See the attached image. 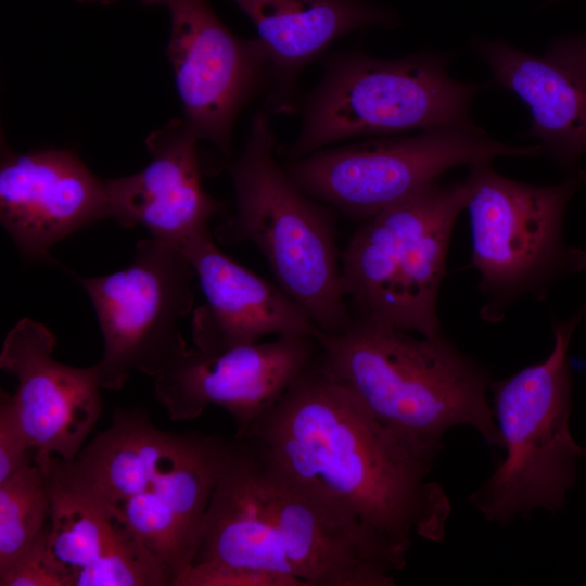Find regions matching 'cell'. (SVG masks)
Listing matches in <instances>:
<instances>
[{
	"label": "cell",
	"instance_id": "1",
	"mask_svg": "<svg viewBox=\"0 0 586 586\" xmlns=\"http://www.w3.org/2000/svg\"><path fill=\"white\" fill-rule=\"evenodd\" d=\"M282 469L310 481L407 558L413 538L444 539L450 502L434 462L383 426L342 382L314 362L243 433Z\"/></svg>",
	"mask_w": 586,
	"mask_h": 586
},
{
	"label": "cell",
	"instance_id": "2",
	"mask_svg": "<svg viewBox=\"0 0 586 586\" xmlns=\"http://www.w3.org/2000/svg\"><path fill=\"white\" fill-rule=\"evenodd\" d=\"M317 361L367 410L420 456L435 462L453 426L476 430L502 446L487 399L488 371L442 333L423 336L353 320L339 334L320 333Z\"/></svg>",
	"mask_w": 586,
	"mask_h": 586
},
{
	"label": "cell",
	"instance_id": "3",
	"mask_svg": "<svg viewBox=\"0 0 586 586\" xmlns=\"http://www.w3.org/2000/svg\"><path fill=\"white\" fill-rule=\"evenodd\" d=\"M276 137L263 109L252 118L228 171L234 211L216 228L226 244L247 241L267 260L277 284L323 334L353 323L341 289V257L332 216L305 193L276 160Z\"/></svg>",
	"mask_w": 586,
	"mask_h": 586
},
{
	"label": "cell",
	"instance_id": "4",
	"mask_svg": "<svg viewBox=\"0 0 586 586\" xmlns=\"http://www.w3.org/2000/svg\"><path fill=\"white\" fill-rule=\"evenodd\" d=\"M466 181L436 180L364 224L341 256V289L353 320L433 336L453 228Z\"/></svg>",
	"mask_w": 586,
	"mask_h": 586
},
{
	"label": "cell",
	"instance_id": "5",
	"mask_svg": "<svg viewBox=\"0 0 586 586\" xmlns=\"http://www.w3.org/2000/svg\"><path fill=\"white\" fill-rule=\"evenodd\" d=\"M482 87L450 77L445 59L433 53L391 60L353 50L333 54L303 100L301 129L284 155L295 161L358 137L474 127L470 104Z\"/></svg>",
	"mask_w": 586,
	"mask_h": 586
},
{
	"label": "cell",
	"instance_id": "6",
	"mask_svg": "<svg viewBox=\"0 0 586 586\" xmlns=\"http://www.w3.org/2000/svg\"><path fill=\"white\" fill-rule=\"evenodd\" d=\"M585 311L586 302L570 319L553 320V347L545 360L491 383L506 457L468 498L486 521L508 524L535 509L556 512L564 505L576 461L586 455L569 430L568 360L571 337Z\"/></svg>",
	"mask_w": 586,
	"mask_h": 586
},
{
	"label": "cell",
	"instance_id": "7",
	"mask_svg": "<svg viewBox=\"0 0 586 586\" xmlns=\"http://www.w3.org/2000/svg\"><path fill=\"white\" fill-rule=\"evenodd\" d=\"M472 237V267L486 298L485 321L502 319L525 295L543 300L557 279L586 268V252L563 240L568 204L584 181L582 171L565 181L536 186L498 174L489 162L469 166L464 179Z\"/></svg>",
	"mask_w": 586,
	"mask_h": 586
},
{
	"label": "cell",
	"instance_id": "8",
	"mask_svg": "<svg viewBox=\"0 0 586 586\" xmlns=\"http://www.w3.org/2000/svg\"><path fill=\"white\" fill-rule=\"evenodd\" d=\"M543 152L539 144L496 141L477 126L438 127L329 146L283 167L309 196L364 221L454 167L501 156L535 157Z\"/></svg>",
	"mask_w": 586,
	"mask_h": 586
},
{
	"label": "cell",
	"instance_id": "9",
	"mask_svg": "<svg viewBox=\"0 0 586 586\" xmlns=\"http://www.w3.org/2000/svg\"><path fill=\"white\" fill-rule=\"evenodd\" d=\"M76 278L103 336V354L95 364L103 390H120L132 371L156 377L188 347L180 321L193 311L195 275L177 243L139 240L126 268Z\"/></svg>",
	"mask_w": 586,
	"mask_h": 586
},
{
	"label": "cell",
	"instance_id": "10",
	"mask_svg": "<svg viewBox=\"0 0 586 586\" xmlns=\"http://www.w3.org/2000/svg\"><path fill=\"white\" fill-rule=\"evenodd\" d=\"M138 1L168 12L167 54L183 120L201 141L230 157L237 118L269 87L271 64L264 43L232 33L209 0Z\"/></svg>",
	"mask_w": 586,
	"mask_h": 586
},
{
	"label": "cell",
	"instance_id": "11",
	"mask_svg": "<svg viewBox=\"0 0 586 586\" xmlns=\"http://www.w3.org/2000/svg\"><path fill=\"white\" fill-rule=\"evenodd\" d=\"M260 446L266 502L288 561L305 586H394V573L407 558L329 492L282 469Z\"/></svg>",
	"mask_w": 586,
	"mask_h": 586
},
{
	"label": "cell",
	"instance_id": "12",
	"mask_svg": "<svg viewBox=\"0 0 586 586\" xmlns=\"http://www.w3.org/2000/svg\"><path fill=\"white\" fill-rule=\"evenodd\" d=\"M309 335H281L219 354L187 347L156 377L154 394L173 421L198 418L208 405L225 409L243 433L316 359Z\"/></svg>",
	"mask_w": 586,
	"mask_h": 586
},
{
	"label": "cell",
	"instance_id": "13",
	"mask_svg": "<svg viewBox=\"0 0 586 586\" xmlns=\"http://www.w3.org/2000/svg\"><path fill=\"white\" fill-rule=\"evenodd\" d=\"M55 345L46 326L23 318L7 333L0 353L1 370L17 380L15 392L7 394L37 463L52 455L74 460L102 411L95 365L62 364L52 356Z\"/></svg>",
	"mask_w": 586,
	"mask_h": 586
},
{
	"label": "cell",
	"instance_id": "14",
	"mask_svg": "<svg viewBox=\"0 0 586 586\" xmlns=\"http://www.w3.org/2000/svg\"><path fill=\"white\" fill-rule=\"evenodd\" d=\"M111 217L105 179L72 150H0V222L24 258L56 263L51 247Z\"/></svg>",
	"mask_w": 586,
	"mask_h": 586
},
{
	"label": "cell",
	"instance_id": "15",
	"mask_svg": "<svg viewBox=\"0 0 586 586\" xmlns=\"http://www.w3.org/2000/svg\"><path fill=\"white\" fill-rule=\"evenodd\" d=\"M189 259L204 303L193 310L195 348L215 355L275 335L321 333L278 284L227 256L205 229L178 244Z\"/></svg>",
	"mask_w": 586,
	"mask_h": 586
},
{
	"label": "cell",
	"instance_id": "16",
	"mask_svg": "<svg viewBox=\"0 0 586 586\" xmlns=\"http://www.w3.org/2000/svg\"><path fill=\"white\" fill-rule=\"evenodd\" d=\"M200 141L183 118L171 119L146 137L150 162L131 175L105 179L111 217L117 225H140L151 237L177 244L208 229L226 204L202 184Z\"/></svg>",
	"mask_w": 586,
	"mask_h": 586
},
{
	"label": "cell",
	"instance_id": "17",
	"mask_svg": "<svg viewBox=\"0 0 586 586\" xmlns=\"http://www.w3.org/2000/svg\"><path fill=\"white\" fill-rule=\"evenodd\" d=\"M495 82L528 109V136L565 167L586 152V37L555 40L543 54L505 41L475 44Z\"/></svg>",
	"mask_w": 586,
	"mask_h": 586
},
{
	"label": "cell",
	"instance_id": "18",
	"mask_svg": "<svg viewBox=\"0 0 586 586\" xmlns=\"http://www.w3.org/2000/svg\"><path fill=\"white\" fill-rule=\"evenodd\" d=\"M191 568L253 569L296 576L266 502L263 448L246 434L235 433L226 441Z\"/></svg>",
	"mask_w": 586,
	"mask_h": 586
},
{
	"label": "cell",
	"instance_id": "19",
	"mask_svg": "<svg viewBox=\"0 0 586 586\" xmlns=\"http://www.w3.org/2000/svg\"><path fill=\"white\" fill-rule=\"evenodd\" d=\"M254 25L270 59L264 110L297 106L302 71L341 37L369 27H393L396 14L367 0H232Z\"/></svg>",
	"mask_w": 586,
	"mask_h": 586
},
{
	"label": "cell",
	"instance_id": "20",
	"mask_svg": "<svg viewBox=\"0 0 586 586\" xmlns=\"http://www.w3.org/2000/svg\"><path fill=\"white\" fill-rule=\"evenodd\" d=\"M225 438L198 434L186 455L146 491L117 507L141 547L178 586L192 565L201 525L215 489Z\"/></svg>",
	"mask_w": 586,
	"mask_h": 586
},
{
	"label": "cell",
	"instance_id": "21",
	"mask_svg": "<svg viewBox=\"0 0 586 586\" xmlns=\"http://www.w3.org/2000/svg\"><path fill=\"white\" fill-rule=\"evenodd\" d=\"M196 436L160 430L143 409H119L111 425L85 444L74 462L117 508L175 467Z\"/></svg>",
	"mask_w": 586,
	"mask_h": 586
},
{
	"label": "cell",
	"instance_id": "22",
	"mask_svg": "<svg viewBox=\"0 0 586 586\" xmlns=\"http://www.w3.org/2000/svg\"><path fill=\"white\" fill-rule=\"evenodd\" d=\"M50 498L48 549L68 586L92 565L126 530L113 506L81 474L74 460L52 455L37 463Z\"/></svg>",
	"mask_w": 586,
	"mask_h": 586
},
{
	"label": "cell",
	"instance_id": "23",
	"mask_svg": "<svg viewBox=\"0 0 586 586\" xmlns=\"http://www.w3.org/2000/svg\"><path fill=\"white\" fill-rule=\"evenodd\" d=\"M49 524L47 481L36 462L0 482V566L31 546Z\"/></svg>",
	"mask_w": 586,
	"mask_h": 586
},
{
	"label": "cell",
	"instance_id": "24",
	"mask_svg": "<svg viewBox=\"0 0 586 586\" xmlns=\"http://www.w3.org/2000/svg\"><path fill=\"white\" fill-rule=\"evenodd\" d=\"M49 526L25 551L0 566L1 586H68L48 549Z\"/></svg>",
	"mask_w": 586,
	"mask_h": 586
},
{
	"label": "cell",
	"instance_id": "25",
	"mask_svg": "<svg viewBox=\"0 0 586 586\" xmlns=\"http://www.w3.org/2000/svg\"><path fill=\"white\" fill-rule=\"evenodd\" d=\"M178 586H305V584L294 575L271 571L191 568Z\"/></svg>",
	"mask_w": 586,
	"mask_h": 586
},
{
	"label": "cell",
	"instance_id": "26",
	"mask_svg": "<svg viewBox=\"0 0 586 586\" xmlns=\"http://www.w3.org/2000/svg\"><path fill=\"white\" fill-rule=\"evenodd\" d=\"M36 450L28 443L12 409L8 394H0V482L35 462Z\"/></svg>",
	"mask_w": 586,
	"mask_h": 586
},
{
	"label": "cell",
	"instance_id": "27",
	"mask_svg": "<svg viewBox=\"0 0 586 586\" xmlns=\"http://www.w3.org/2000/svg\"><path fill=\"white\" fill-rule=\"evenodd\" d=\"M78 3H88V4H100V5H110L119 0H75Z\"/></svg>",
	"mask_w": 586,
	"mask_h": 586
},
{
	"label": "cell",
	"instance_id": "28",
	"mask_svg": "<svg viewBox=\"0 0 586 586\" xmlns=\"http://www.w3.org/2000/svg\"><path fill=\"white\" fill-rule=\"evenodd\" d=\"M553 2L561 1V0H552Z\"/></svg>",
	"mask_w": 586,
	"mask_h": 586
}]
</instances>
